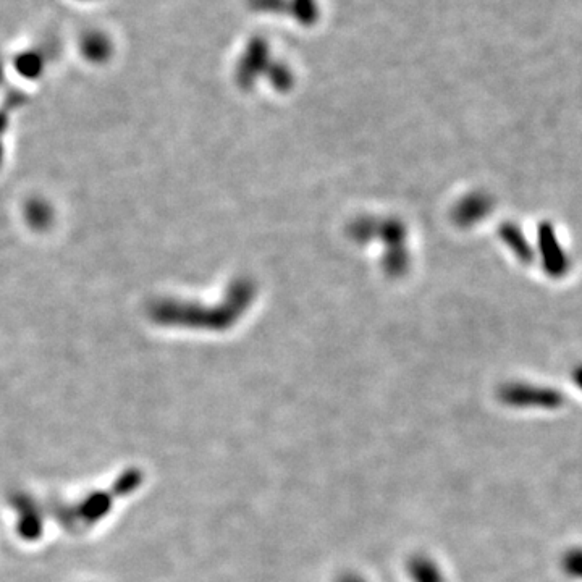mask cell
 I'll return each instance as SVG.
<instances>
[{
    "label": "cell",
    "mask_w": 582,
    "mask_h": 582,
    "mask_svg": "<svg viewBox=\"0 0 582 582\" xmlns=\"http://www.w3.org/2000/svg\"><path fill=\"white\" fill-rule=\"evenodd\" d=\"M76 2H85V4H89V2H96V0H76Z\"/></svg>",
    "instance_id": "8"
},
{
    "label": "cell",
    "mask_w": 582,
    "mask_h": 582,
    "mask_svg": "<svg viewBox=\"0 0 582 582\" xmlns=\"http://www.w3.org/2000/svg\"><path fill=\"white\" fill-rule=\"evenodd\" d=\"M408 574L413 582H445L439 565L424 555H416L408 561Z\"/></svg>",
    "instance_id": "3"
},
{
    "label": "cell",
    "mask_w": 582,
    "mask_h": 582,
    "mask_svg": "<svg viewBox=\"0 0 582 582\" xmlns=\"http://www.w3.org/2000/svg\"><path fill=\"white\" fill-rule=\"evenodd\" d=\"M503 237L507 240L508 245L515 251L516 256L523 262L534 261V251L529 245L528 240L524 238L523 232L516 227H508L503 230Z\"/></svg>",
    "instance_id": "5"
},
{
    "label": "cell",
    "mask_w": 582,
    "mask_h": 582,
    "mask_svg": "<svg viewBox=\"0 0 582 582\" xmlns=\"http://www.w3.org/2000/svg\"><path fill=\"white\" fill-rule=\"evenodd\" d=\"M338 582H366L363 578H359L358 574H343Z\"/></svg>",
    "instance_id": "7"
},
{
    "label": "cell",
    "mask_w": 582,
    "mask_h": 582,
    "mask_svg": "<svg viewBox=\"0 0 582 582\" xmlns=\"http://www.w3.org/2000/svg\"><path fill=\"white\" fill-rule=\"evenodd\" d=\"M81 51L91 60H104L112 52V41L99 30L88 31L81 39Z\"/></svg>",
    "instance_id": "4"
},
{
    "label": "cell",
    "mask_w": 582,
    "mask_h": 582,
    "mask_svg": "<svg viewBox=\"0 0 582 582\" xmlns=\"http://www.w3.org/2000/svg\"><path fill=\"white\" fill-rule=\"evenodd\" d=\"M503 405L515 410L560 411L565 408V393L550 385L516 384L505 385L500 390Z\"/></svg>",
    "instance_id": "1"
},
{
    "label": "cell",
    "mask_w": 582,
    "mask_h": 582,
    "mask_svg": "<svg viewBox=\"0 0 582 582\" xmlns=\"http://www.w3.org/2000/svg\"><path fill=\"white\" fill-rule=\"evenodd\" d=\"M571 380H573L574 387L578 388L579 392L582 393V363L573 367Z\"/></svg>",
    "instance_id": "6"
},
{
    "label": "cell",
    "mask_w": 582,
    "mask_h": 582,
    "mask_svg": "<svg viewBox=\"0 0 582 582\" xmlns=\"http://www.w3.org/2000/svg\"><path fill=\"white\" fill-rule=\"evenodd\" d=\"M537 249L545 274L550 279L563 280L571 274L573 259L563 245L558 230L550 222H542L537 230Z\"/></svg>",
    "instance_id": "2"
}]
</instances>
